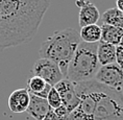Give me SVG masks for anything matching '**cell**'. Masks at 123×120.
<instances>
[{
  "mask_svg": "<svg viewBox=\"0 0 123 120\" xmlns=\"http://www.w3.org/2000/svg\"><path fill=\"white\" fill-rule=\"evenodd\" d=\"M50 0H0V19L21 44L38 32Z\"/></svg>",
  "mask_w": 123,
  "mask_h": 120,
  "instance_id": "6da1fadb",
  "label": "cell"
},
{
  "mask_svg": "<svg viewBox=\"0 0 123 120\" xmlns=\"http://www.w3.org/2000/svg\"><path fill=\"white\" fill-rule=\"evenodd\" d=\"M80 42L79 32L75 28L61 29L42 43L39 54L41 58H48L56 63L66 78L68 65Z\"/></svg>",
  "mask_w": 123,
  "mask_h": 120,
  "instance_id": "7a4b0ae2",
  "label": "cell"
},
{
  "mask_svg": "<svg viewBox=\"0 0 123 120\" xmlns=\"http://www.w3.org/2000/svg\"><path fill=\"white\" fill-rule=\"evenodd\" d=\"M97 48L98 43H79L68 65L66 78L74 84L95 79L101 67L97 57Z\"/></svg>",
  "mask_w": 123,
  "mask_h": 120,
  "instance_id": "3957f363",
  "label": "cell"
},
{
  "mask_svg": "<svg viewBox=\"0 0 123 120\" xmlns=\"http://www.w3.org/2000/svg\"><path fill=\"white\" fill-rule=\"evenodd\" d=\"M95 104L93 120H123V93L91 81Z\"/></svg>",
  "mask_w": 123,
  "mask_h": 120,
  "instance_id": "277c9868",
  "label": "cell"
},
{
  "mask_svg": "<svg viewBox=\"0 0 123 120\" xmlns=\"http://www.w3.org/2000/svg\"><path fill=\"white\" fill-rule=\"evenodd\" d=\"M31 72L33 76L41 77L51 87H54L57 82L65 78L60 66L48 58H39L33 65Z\"/></svg>",
  "mask_w": 123,
  "mask_h": 120,
  "instance_id": "5b68a950",
  "label": "cell"
},
{
  "mask_svg": "<svg viewBox=\"0 0 123 120\" xmlns=\"http://www.w3.org/2000/svg\"><path fill=\"white\" fill-rule=\"evenodd\" d=\"M95 81L109 88L122 91L123 68L120 67L117 63L112 64V65L101 66L95 76Z\"/></svg>",
  "mask_w": 123,
  "mask_h": 120,
  "instance_id": "8992f818",
  "label": "cell"
},
{
  "mask_svg": "<svg viewBox=\"0 0 123 120\" xmlns=\"http://www.w3.org/2000/svg\"><path fill=\"white\" fill-rule=\"evenodd\" d=\"M54 88L60 94L63 106L67 107L69 113L73 112L80 102V98L78 97L77 93H76L75 84L70 82L69 79L64 78L60 82H57L54 86Z\"/></svg>",
  "mask_w": 123,
  "mask_h": 120,
  "instance_id": "52a82bcc",
  "label": "cell"
},
{
  "mask_svg": "<svg viewBox=\"0 0 123 120\" xmlns=\"http://www.w3.org/2000/svg\"><path fill=\"white\" fill-rule=\"evenodd\" d=\"M76 5L79 7L78 24L80 27L97 24L100 14L97 6L88 0H76Z\"/></svg>",
  "mask_w": 123,
  "mask_h": 120,
  "instance_id": "ba28073f",
  "label": "cell"
},
{
  "mask_svg": "<svg viewBox=\"0 0 123 120\" xmlns=\"http://www.w3.org/2000/svg\"><path fill=\"white\" fill-rule=\"evenodd\" d=\"M30 94L26 88H20L12 92L8 97V107L13 113H24L29 106Z\"/></svg>",
  "mask_w": 123,
  "mask_h": 120,
  "instance_id": "9c48e42d",
  "label": "cell"
},
{
  "mask_svg": "<svg viewBox=\"0 0 123 120\" xmlns=\"http://www.w3.org/2000/svg\"><path fill=\"white\" fill-rule=\"evenodd\" d=\"M52 109L49 106L47 99L30 94L29 106L26 112L36 120H42Z\"/></svg>",
  "mask_w": 123,
  "mask_h": 120,
  "instance_id": "30bf717a",
  "label": "cell"
},
{
  "mask_svg": "<svg viewBox=\"0 0 123 120\" xmlns=\"http://www.w3.org/2000/svg\"><path fill=\"white\" fill-rule=\"evenodd\" d=\"M51 88H52L51 86L48 85L44 79L33 75L28 78L26 85V89L29 92V94L41 98H45V99H47V96L51 90Z\"/></svg>",
  "mask_w": 123,
  "mask_h": 120,
  "instance_id": "8fae6325",
  "label": "cell"
},
{
  "mask_svg": "<svg viewBox=\"0 0 123 120\" xmlns=\"http://www.w3.org/2000/svg\"><path fill=\"white\" fill-rule=\"evenodd\" d=\"M101 27V40L100 42L107 44L119 46L123 38V29L107 24H102Z\"/></svg>",
  "mask_w": 123,
  "mask_h": 120,
  "instance_id": "7c38bea8",
  "label": "cell"
},
{
  "mask_svg": "<svg viewBox=\"0 0 123 120\" xmlns=\"http://www.w3.org/2000/svg\"><path fill=\"white\" fill-rule=\"evenodd\" d=\"M116 47L117 46L99 42L97 48V57L101 66L112 65L116 63Z\"/></svg>",
  "mask_w": 123,
  "mask_h": 120,
  "instance_id": "4fadbf2b",
  "label": "cell"
},
{
  "mask_svg": "<svg viewBox=\"0 0 123 120\" xmlns=\"http://www.w3.org/2000/svg\"><path fill=\"white\" fill-rule=\"evenodd\" d=\"M21 43L19 42V40L8 29L6 24L0 19V50L18 46Z\"/></svg>",
  "mask_w": 123,
  "mask_h": 120,
  "instance_id": "5bb4252c",
  "label": "cell"
},
{
  "mask_svg": "<svg viewBox=\"0 0 123 120\" xmlns=\"http://www.w3.org/2000/svg\"><path fill=\"white\" fill-rule=\"evenodd\" d=\"M80 39L86 43H99L101 40V27L97 24L81 27L80 29Z\"/></svg>",
  "mask_w": 123,
  "mask_h": 120,
  "instance_id": "9a60e30c",
  "label": "cell"
},
{
  "mask_svg": "<svg viewBox=\"0 0 123 120\" xmlns=\"http://www.w3.org/2000/svg\"><path fill=\"white\" fill-rule=\"evenodd\" d=\"M102 21L103 24L123 29V13L116 7L109 8L104 12L102 15Z\"/></svg>",
  "mask_w": 123,
  "mask_h": 120,
  "instance_id": "2e32d148",
  "label": "cell"
},
{
  "mask_svg": "<svg viewBox=\"0 0 123 120\" xmlns=\"http://www.w3.org/2000/svg\"><path fill=\"white\" fill-rule=\"evenodd\" d=\"M47 101H48L49 106H50V107H51L52 110L57 109L58 107H61L62 104H63L60 94H58V92L55 90L54 87H52L50 92H49V94H48V96H47Z\"/></svg>",
  "mask_w": 123,
  "mask_h": 120,
  "instance_id": "e0dca14e",
  "label": "cell"
},
{
  "mask_svg": "<svg viewBox=\"0 0 123 120\" xmlns=\"http://www.w3.org/2000/svg\"><path fill=\"white\" fill-rule=\"evenodd\" d=\"M53 112L55 113V115H56L58 118L62 119V120H66L67 117H68L69 114H70L69 111L67 110V107L65 106H63V104H62L61 107H58L57 109L53 110Z\"/></svg>",
  "mask_w": 123,
  "mask_h": 120,
  "instance_id": "ac0fdd59",
  "label": "cell"
},
{
  "mask_svg": "<svg viewBox=\"0 0 123 120\" xmlns=\"http://www.w3.org/2000/svg\"><path fill=\"white\" fill-rule=\"evenodd\" d=\"M116 63L123 68V47L121 46L116 47Z\"/></svg>",
  "mask_w": 123,
  "mask_h": 120,
  "instance_id": "d6986e66",
  "label": "cell"
},
{
  "mask_svg": "<svg viewBox=\"0 0 123 120\" xmlns=\"http://www.w3.org/2000/svg\"><path fill=\"white\" fill-rule=\"evenodd\" d=\"M42 120H62V119H60L56 115H55V113L53 112V110H51L50 112H49Z\"/></svg>",
  "mask_w": 123,
  "mask_h": 120,
  "instance_id": "ffe728a7",
  "label": "cell"
},
{
  "mask_svg": "<svg viewBox=\"0 0 123 120\" xmlns=\"http://www.w3.org/2000/svg\"><path fill=\"white\" fill-rule=\"evenodd\" d=\"M116 8H118L119 11H121L123 13V0H116Z\"/></svg>",
  "mask_w": 123,
  "mask_h": 120,
  "instance_id": "44dd1931",
  "label": "cell"
},
{
  "mask_svg": "<svg viewBox=\"0 0 123 120\" xmlns=\"http://www.w3.org/2000/svg\"><path fill=\"white\" fill-rule=\"evenodd\" d=\"M119 46H121V47H123V38H122V40H121V43H120V45Z\"/></svg>",
  "mask_w": 123,
  "mask_h": 120,
  "instance_id": "7402d4cb",
  "label": "cell"
},
{
  "mask_svg": "<svg viewBox=\"0 0 123 120\" xmlns=\"http://www.w3.org/2000/svg\"><path fill=\"white\" fill-rule=\"evenodd\" d=\"M122 93H123V89H122Z\"/></svg>",
  "mask_w": 123,
  "mask_h": 120,
  "instance_id": "603a6c76",
  "label": "cell"
}]
</instances>
